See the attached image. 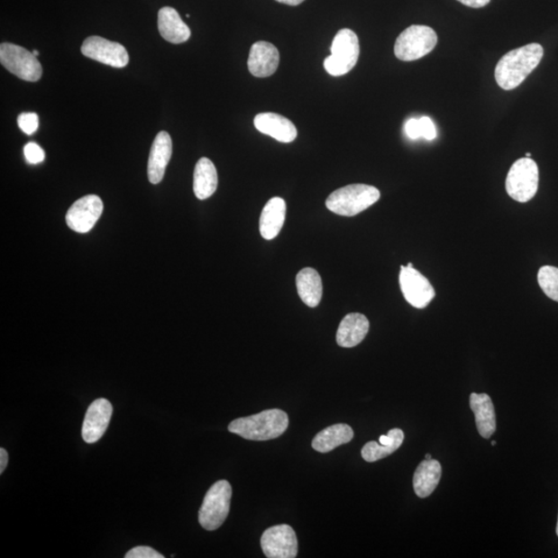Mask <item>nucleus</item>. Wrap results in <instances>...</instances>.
Segmentation results:
<instances>
[{
	"instance_id": "obj_1",
	"label": "nucleus",
	"mask_w": 558,
	"mask_h": 558,
	"mask_svg": "<svg viewBox=\"0 0 558 558\" xmlns=\"http://www.w3.org/2000/svg\"><path fill=\"white\" fill-rule=\"evenodd\" d=\"M543 55V47L535 42L515 49L504 55L494 72L499 87L504 90L518 87L540 65Z\"/></svg>"
},
{
	"instance_id": "obj_2",
	"label": "nucleus",
	"mask_w": 558,
	"mask_h": 558,
	"mask_svg": "<svg viewBox=\"0 0 558 558\" xmlns=\"http://www.w3.org/2000/svg\"><path fill=\"white\" fill-rule=\"evenodd\" d=\"M288 426L287 413L279 408H272L231 422L229 432L245 440L264 442L278 439L286 433Z\"/></svg>"
},
{
	"instance_id": "obj_3",
	"label": "nucleus",
	"mask_w": 558,
	"mask_h": 558,
	"mask_svg": "<svg viewBox=\"0 0 558 558\" xmlns=\"http://www.w3.org/2000/svg\"><path fill=\"white\" fill-rule=\"evenodd\" d=\"M377 188L367 185H351L338 188L326 201L327 208L342 216H355L369 209L380 200Z\"/></svg>"
},
{
	"instance_id": "obj_4",
	"label": "nucleus",
	"mask_w": 558,
	"mask_h": 558,
	"mask_svg": "<svg viewBox=\"0 0 558 558\" xmlns=\"http://www.w3.org/2000/svg\"><path fill=\"white\" fill-rule=\"evenodd\" d=\"M360 45L357 34L343 28L339 31L331 46V55L324 61V68L334 77L348 74L357 65Z\"/></svg>"
},
{
	"instance_id": "obj_5",
	"label": "nucleus",
	"mask_w": 558,
	"mask_h": 558,
	"mask_svg": "<svg viewBox=\"0 0 558 558\" xmlns=\"http://www.w3.org/2000/svg\"><path fill=\"white\" fill-rule=\"evenodd\" d=\"M436 44L437 34L432 27L412 25L399 34L394 52L399 60L414 61L432 52Z\"/></svg>"
},
{
	"instance_id": "obj_6",
	"label": "nucleus",
	"mask_w": 558,
	"mask_h": 558,
	"mask_svg": "<svg viewBox=\"0 0 558 558\" xmlns=\"http://www.w3.org/2000/svg\"><path fill=\"white\" fill-rule=\"evenodd\" d=\"M232 486L225 480L216 482L205 496L199 512V522L206 531L220 528L230 512Z\"/></svg>"
},
{
	"instance_id": "obj_7",
	"label": "nucleus",
	"mask_w": 558,
	"mask_h": 558,
	"mask_svg": "<svg viewBox=\"0 0 558 558\" xmlns=\"http://www.w3.org/2000/svg\"><path fill=\"white\" fill-rule=\"evenodd\" d=\"M539 188V168L528 158L514 162L506 180V189L513 200L519 203L531 201Z\"/></svg>"
},
{
	"instance_id": "obj_8",
	"label": "nucleus",
	"mask_w": 558,
	"mask_h": 558,
	"mask_svg": "<svg viewBox=\"0 0 558 558\" xmlns=\"http://www.w3.org/2000/svg\"><path fill=\"white\" fill-rule=\"evenodd\" d=\"M0 62L12 74L24 81L37 82L42 75V68L37 56L25 48L4 42L0 46Z\"/></svg>"
},
{
	"instance_id": "obj_9",
	"label": "nucleus",
	"mask_w": 558,
	"mask_h": 558,
	"mask_svg": "<svg viewBox=\"0 0 558 558\" xmlns=\"http://www.w3.org/2000/svg\"><path fill=\"white\" fill-rule=\"evenodd\" d=\"M81 52L87 58L116 69L129 65L130 56L119 42L111 41L97 35L84 41Z\"/></svg>"
},
{
	"instance_id": "obj_10",
	"label": "nucleus",
	"mask_w": 558,
	"mask_h": 558,
	"mask_svg": "<svg viewBox=\"0 0 558 558\" xmlns=\"http://www.w3.org/2000/svg\"><path fill=\"white\" fill-rule=\"evenodd\" d=\"M399 284L406 300L416 308H425L433 301L435 291L429 280L418 270L401 266Z\"/></svg>"
},
{
	"instance_id": "obj_11",
	"label": "nucleus",
	"mask_w": 558,
	"mask_h": 558,
	"mask_svg": "<svg viewBox=\"0 0 558 558\" xmlns=\"http://www.w3.org/2000/svg\"><path fill=\"white\" fill-rule=\"evenodd\" d=\"M261 546L268 558H295L298 553V540L294 529L288 525L266 529Z\"/></svg>"
},
{
	"instance_id": "obj_12",
	"label": "nucleus",
	"mask_w": 558,
	"mask_h": 558,
	"mask_svg": "<svg viewBox=\"0 0 558 558\" xmlns=\"http://www.w3.org/2000/svg\"><path fill=\"white\" fill-rule=\"evenodd\" d=\"M104 204L100 197L88 195L76 201L68 211L66 220L70 230L87 233L101 217Z\"/></svg>"
},
{
	"instance_id": "obj_13",
	"label": "nucleus",
	"mask_w": 558,
	"mask_h": 558,
	"mask_svg": "<svg viewBox=\"0 0 558 558\" xmlns=\"http://www.w3.org/2000/svg\"><path fill=\"white\" fill-rule=\"evenodd\" d=\"M112 414L113 407L108 399H96L89 406L82 426L85 443L95 444L102 439L109 426Z\"/></svg>"
},
{
	"instance_id": "obj_14",
	"label": "nucleus",
	"mask_w": 558,
	"mask_h": 558,
	"mask_svg": "<svg viewBox=\"0 0 558 558\" xmlns=\"http://www.w3.org/2000/svg\"><path fill=\"white\" fill-rule=\"evenodd\" d=\"M250 72L257 78L272 76L279 66L278 48L268 41H258L251 48L249 62Z\"/></svg>"
},
{
	"instance_id": "obj_15",
	"label": "nucleus",
	"mask_w": 558,
	"mask_h": 558,
	"mask_svg": "<svg viewBox=\"0 0 558 558\" xmlns=\"http://www.w3.org/2000/svg\"><path fill=\"white\" fill-rule=\"evenodd\" d=\"M172 157V139L167 132L158 133L153 141L150 160H148V179L152 185H159L164 178L167 166Z\"/></svg>"
},
{
	"instance_id": "obj_16",
	"label": "nucleus",
	"mask_w": 558,
	"mask_h": 558,
	"mask_svg": "<svg viewBox=\"0 0 558 558\" xmlns=\"http://www.w3.org/2000/svg\"><path fill=\"white\" fill-rule=\"evenodd\" d=\"M253 123L259 132L278 140L281 143H291L298 135L291 120L277 114V113H261L254 117Z\"/></svg>"
},
{
	"instance_id": "obj_17",
	"label": "nucleus",
	"mask_w": 558,
	"mask_h": 558,
	"mask_svg": "<svg viewBox=\"0 0 558 558\" xmlns=\"http://www.w3.org/2000/svg\"><path fill=\"white\" fill-rule=\"evenodd\" d=\"M370 321L362 314H349L339 325L336 342L339 347L354 348L364 341L370 331Z\"/></svg>"
},
{
	"instance_id": "obj_18",
	"label": "nucleus",
	"mask_w": 558,
	"mask_h": 558,
	"mask_svg": "<svg viewBox=\"0 0 558 558\" xmlns=\"http://www.w3.org/2000/svg\"><path fill=\"white\" fill-rule=\"evenodd\" d=\"M471 411L475 414L478 432L484 439L496 433L497 416L493 402L489 394L471 393L470 397Z\"/></svg>"
},
{
	"instance_id": "obj_19",
	"label": "nucleus",
	"mask_w": 558,
	"mask_h": 558,
	"mask_svg": "<svg viewBox=\"0 0 558 558\" xmlns=\"http://www.w3.org/2000/svg\"><path fill=\"white\" fill-rule=\"evenodd\" d=\"M287 215V204L279 197L268 201L260 217V233L266 240L279 236L284 227Z\"/></svg>"
},
{
	"instance_id": "obj_20",
	"label": "nucleus",
	"mask_w": 558,
	"mask_h": 558,
	"mask_svg": "<svg viewBox=\"0 0 558 558\" xmlns=\"http://www.w3.org/2000/svg\"><path fill=\"white\" fill-rule=\"evenodd\" d=\"M159 31L162 38L172 44H182L189 40V27L183 23L179 14L171 6L159 12Z\"/></svg>"
},
{
	"instance_id": "obj_21",
	"label": "nucleus",
	"mask_w": 558,
	"mask_h": 558,
	"mask_svg": "<svg viewBox=\"0 0 558 558\" xmlns=\"http://www.w3.org/2000/svg\"><path fill=\"white\" fill-rule=\"evenodd\" d=\"M442 477V465L435 459H425L416 468L414 475V489L416 497L425 499L432 494Z\"/></svg>"
},
{
	"instance_id": "obj_22",
	"label": "nucleus",
	"mask_w": 558,
	"mask_h": 558,
	"mask_svg": "<svg viewBox=\"0 0 558 558\" xmlns=\"http://www.w3.org/2000/svg\"><path fill=\"white\" fill-rule=\"evenodd\" d=\"M297 291L300 299L309 307L320 305L323 296V284L320 274L313 268H305L297 274Z\"/></svg>"
},
{
	"instance_id": "obj_23",
	"label": "nucleus",
	"mask_w": 558,
	"mask_h": 558,
	"mask_svg": "<svg viewBox=\"0 0 558 558\" xmlns=\"http://www.w3.org/2000/svg\"><path fill=\"white\" fill-rule=\"evenodd\" d=\"M352 437H354V432L348 424H335L316 435L313 448L320 453H328L342 444L350 443Z\"/></svg>"
},
{
	"instance_id": "obj_24",
	"label": "nucleus",
	"mask_w": 558,
	"mask_h": 558,
	"mask_svg": "<svg viewBox=\"0 0 558 558\" xmlns=\"http://www.w3.org/2000/svg\"><path fill=\"white\" fill-rule=\"evenodd\" d=\"M217 183V171L214 162L206 158L199 160L194 173V193L197 199H208L215 193Z\"/></svg>"
},
{
	"instance_id": "obj_25",
	"label": "nucleus",
	"mask_w": 558,
	"mask_h": 558,
	"mask_svg": "<svg viewBox=\"0 0 558 558\" xmlns=\"http://www.w3.org/2000/svg\"><path fill=\"white\" fill-rule=\"evenodd\" d=\"M538 282L548 298L558 302V268L542 267L538 272Z\"/></svg>"
},
{
	"instance_id": "obj_26",
	"label": "nucleus",
	"mask_w": 558,
	"mask_h": 558,
	"mask_svg": "<svg viewBox=\"0 0 558 558\" xmlns=\"http://www.w3.org/2000/svg\"><path fill=\"white\" fill-rule=\"evenodd\" d=\"M399 447L400 444H381L372 441L365 444L361 454L365 462H374L391 455L395 451H398Z\"/></svg>"
},
{
	"instance_id": "obj_27",
	"label": "nucleus",
	"mask_w": 558,
	"mask_h": 558,
	"mask_svg": "<svg viewBox=\"0 0 558 558\" xmlns=\"http://www.w3.org/2000/svg\"><path fill=\"white\" fill-rule=\"evenodd\" d=\"M18 125L26 135H33L39 129V116L35 113H23L18 116Z\"/></svg>"
},
{
	"instance_id": "obj_28",
	"label": "nucleus",
	"mask_w": 558,
	"mask_h": 558,
	"mask_svg": "<svg viewBox=\"0 0 558 558\" xmlns=\"http://www.w3.org/2000/svg\"><path fill=\"white\" fill-rule=\"evenodd\" d=\"M25 159L31 164H40L45 160V152L41 148L35 143H28L24 147Z\"/></svg>"
},
{
	"instance_id": "obj_29",
	"label": "nucleus",
	"mask_w": 558,
	"mask_h": 558,
	"mask_svg": "<svg viewBox=\"0 0 558 558\" xmlns=\"http://www.w3.org/2000/svg\"><path fill=\"white\" fill-rule=\"evenodd\" d=\"M165 556L158 553L151 547L139 546L133 548L125 554V558H164Z\"/></svg>"
},
{
	"instance_id": "obj_30",
	"label": "nucleus",
	"mask_w": 558,
	"mask_h": 558,
	"mask_svg": "<svg viewBox=\"0 0 558 558\" xmlns=\"http://www.w3.org/2000/svg\"><path fill=\"white\" fill-rule=\"evenodd\" d=\"M421 133L424 139L432 141L436 137L435 125L433 120L429 117L424 116L420 118Z\"/></svg>"
},
{
	"instance_id": "obj_31",
	"label": "nucleus",
	"mask_w": 558,
	"mask_h": 558,
	"mask_svg": "<svg viewBox=\"0 0 558 558\" xmlns=\"http://www.w3.org/2000/svg\"><path fill=\"white\" fill-rule=\"evenodd\" d=\"M405 130L409 139L416 140L422 137L420 119H409L406 123Z\"/></svg>"
},
{
	"instance_id": "obj_32",
	"label": "nucleus",
	"mask_w": 558,
	"mask_h": 558,
	"mask_svg": "<svg viewBox=\"0 0 558 558\" xmlns=\"http://www.w3.org/2000/svg\"><path fill=\"white\" fill-rule=\"evenodd\" d=\"M457 2L462 3L466 6H470V8L480 9L484 8V6L489 5L491 0H457Z\"/></svg>"
},
{
	"instance_id": "obj_33",
	"label": "nucleus",
	"mask_w": 558,
	"mask_h": 558,
	"mask_svg": "<svg viewBox=\"0 0 558 558\" xmlns=\"http://www.w3.org/2000/svg\"><path fill=\"white\" fill-rule=\"evenodd\" d=\"M9 462L8 452L4 448L0 449V474H3Z\"/></svg>"
},
{
	"instance_id": "obj_34",
	"label": "nucleus",
	"mask_w": 558,
	"mask_h": 558,
	"mask_svg": "<svg viewBox=\"0 0 558 558\" xmlns=\"http://www.w3.org/2000/svg\"><path fill=\"white\" fill-rule=\"evenodd\" d=\"M277 2L280 4L295 6V5H299L303 2H306V0H277Z\"/></svg>"
},
{
	"instance_id": "obj_35",
	"label": "nucleus",
	"mask_w": 558,
	"mask_h": 558,
	"mask_svg": "<svg viewBox=\"0 0 558 558\" xmlns=\"http://www.w3.org/2000/svg\"><path fill=\"white\" fill-rule=\"evenodd\" d=\"M32 53H33L34 56H39V54H40V52L37 51V50H34Z\"/></svg>"
},
{
	"instance_id": "obj_36",
	"label": "nucleus",
	"mask_w": 558,
	"mask_h": 558,
	"mask_svg": "<svg viewBox=\"0 0 558 558\" xmlns=\"http://www.w3.org/2000/svg\"><path fill=\"white\" fill-rule=\"evenodd\" d=\"M526 155V158H528V159H531V157H532V154H531V153H528V152H527Z\"/></svg>"
},
{
	"instance_id": "obj_37",
	"label": "nucleus",
	"mask_w": 558,
	"mask_h": 558,
	"mask_svg": "<svg viewBox=\"0 0 558 558\" xmlns=\"http://www.w3.org/2000/svg\"><path fill=\"white\" fill-rule=\"evenodd\" d=\"M407 267H408V268H413V267H414V265H413V263H408Z\"/></svg>"
},
{
	"instance_id": "obj_38",
	"label": "nucleus",
	"mask_w": 558,
	"mask_h": 558,
	"mask_svg": "<svg viewBox=\"0 0 558 558\" xmlns=\"http://www.w3.org/2000/svg\"><path fill=\"white\" fill-rule=\"evenodd\" d=\"M491 444H492V446H496L497 442H496V441H492V442H491Z\"/></svg>"
},
{
	"instance_id": "obj_39",
	"label": "nucleus",
	"mask_w": 558,
	"mask_h": 558,
	"mask_svg": "<svg viewBox=\"0 0 558 558\" xmlns=\"http://www.w3.org/2000/svg\"><path fill=\"white\" fill-rule=\"evenodd\" d=\"M426 459H433V457H432V455L427 454V455H426Z\"/></svg>"
},
{
	"instance_id": "obj_40",
	"label": "nucleus",
	"mask_w": 558,
	"mask_h": 558,
	"mask_svg": "<svg viewBox=\"0 0 558 558\" xmlns=\"http://www.w3.org/2000/svg\"><path fill=\"white\" fill-rule=\"evenodd\" d=\"M556 535H558V519H557V526H556Z\"/></svg>"
}]
</instances>
